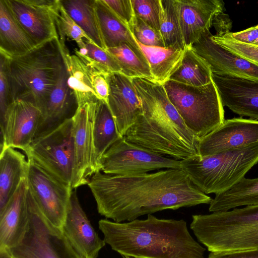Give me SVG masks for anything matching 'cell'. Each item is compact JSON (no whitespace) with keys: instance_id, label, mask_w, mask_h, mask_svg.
Here are the masks:
<instances>
[{"instance_id":"6da1fadb","label":"cell","mask_w":258,"mask_h":258,"mask_svg":"<svg viewBox=\"0 0 258 258\" xmlns=\"http://www.w3.org/2000/svg\"><path fill=\"white\" fill-rule=\"evenodd\" d=\"M88 185L98 213L116 222L131 221L165 210L210 204L212 200L181 169L123 175L99 171Z\"/></svg>"},{"instance_id":"7a4b0ae2","label":"cell","mask_w":258,"mask_h":258,"mask_svg":"<svg viewBox=\"0 0 258 258\" xmlns=\"http://www.w3.org/2000/svg\"><path fill=\"white\" fill-rule=\"evenodd\" d=\"M132 81L143 112L127 131L126 140L178 160L199 155V139L185 125L163 85L145 78Z\"/></svg>"},{"instance_id":"3957f363","label":"cell","mask_w":258,"mask_h":258,"mask_svg":"<svg viewBox=\"0 0 258 258\" xmlns=\"http://www.w3.org/2000/svg\"><path fill=\"white\" fill-rule=\"evenodd\" d=\"M99 228L112 250L125 257L204 258L206 248L196 241L184 220L159 219L116 222L101 219Z\"/></svg>"},{"instance_id":"277c9868","label":"cell","mask_w":258,"mask_h":258,"mask_svg":"<svg viewBox=\"0 0 258 258\" xmlns=\"http://www.w3.org/2000/svg\"><path fill=\"white\" fill-rule=\"evenodd\" d=\"M5 62L11 101H31L42 113L64 65L59 38H53L22 55L9 57Z\"/></svg>"},{"instance_id":"5b68a950","label":"cell","mask_w":258,"mask_h":258,"mask_svg":"<svg viewBox=\"0 0 258 258\" xmlns=\"http://www.w3.org/2000/svg\"><path fill=\"white\" fill-rule=\"evenodd\" d=\"M190 228L210 252L258 248V205L194 215Z\"/></svg>"},{"instance_id":"8992f818","label":"cell","mask_w":258,"mask_h":258,"mask_svg":"<svg viewBox=\"0 0 258 258\" xmlns=\"http://www.w3.org/2000/svg\"><path fill=\"white\" fill-rule=\"evenodd\" d=\"M258 164V143L209 156L181 160L180 169L206 195L226 191Z\"/></svg>"},{"instance_id":"52a82bcc","label":"cell","mask_w":258,"mask_h":258,"mask_svg":"<svg viewBox=\"0 0 258 258\" xmlns=\"http://www.w3.org/2000/svg\"><path fill=\"white\" fill-rule=\"evenodd\" d=\"M163 85L185 125L199 139L224 121V106L213 81L196 87L169 80Z\"/></svg>"},{"instance_id":"ba28073f","label":"cell","mask_w":258,"mask_h":258,"mask_svg":"<svg viewBox=\"0 0 258 258\" xmlns=\"http://www.w3.org/2000/svg\"><path fill=\"white\" fill-rule=\"evenodd\" d=\"M28 224L19 243L8 250L13 258H83L61 228L43 214L28 188L26 194Z\"/></svg>"},{"instance_id":"9c48e42d","label":"cell","mask_w":258,"mask_h":258,"mask_svg":"<svg viewBox=\"0 0 258 258\" xmlns=\"http://www.w3.org/2000/svg\"><path fill=\"white\" fill-rule=\"evenodd\" d=\"M24 152L27 158L62 183L72 187L74 164L72 117L36 137Z\"/></svg>"},{"instance_id":"30bf717a","label":"cell","mask_w":258,"mask_h":258,"mask_svg":"<svg viewBox=\"0 0 258 258\" xmlns=\"http://www.w3.org/2000/svg\"><path fill=\"white\" fill-rule=\"evenodd\" d=\"M181 160L169 158L127 141L124 136L103 155L101 171L110 175H130L168 169H180Z\"/></svg>"},{"instance_id":"8fae6325","label":"cell","mask_w":258,"mask_h":258,"mask_svg":"<svg viewBox=\"0 0 258 258\" xmlns=\"http://www.w3.org/2000/svg\"><path fill=\"white\" fill-rule=\"evenodd\" d=\"M98 101L78 106L72 117L74 148L73 189L88 184L91 177L100 171L96 161L93 137L94 121Z\"/></svg>"},{"instance_id":"7c38bea8","label":"cell","mask_w":258,"mask_h":258,"mask_svg":"<svg viewBox=\"0 0 258 258\" xmlns=\"http://www.w3.org/2000/svg\"><path fill=\"white\" fill-rule=\"evenodd\" d=\"M27 182L38 207L53 225L61 228L73 188L66 185L27 158Z\"/></svg>"},{"instance_id":"4fadbf2b","label":"cell","mask_w":258,"mask_h":258,"mask_svg":"<svg viewBox=\"0 0 258 258\" xmlns=\"http://www.w3.org/2000/svg\"><path fill=\"white\" fill-rule=\"evenodd\" d=\"M15 18L36 46L59 38L55 17L59 0H6Z\"/></svg>"},{"instance_id":"5bb4252c","label":"cell","mask_w":258,"mask_h":258,"mask_svg":"<svg viewBox=\"0 0 258 258\" xmlns=\"http://www.w3.org/2000/svg\"><path fill=\"white\" fill-rule=\"evenodd\" d=\"M42 120V111L34 103L19 98L13 100L1 120V148L25 151L36 137Z\"/></svg>"},{"instance_id":"9a60e30c","label":"cell","mask_w":258,"mask_h":258,"mask_svg":"<svg viewBox=\"0 0 258 258\" xmlns=\"http://www.w3.org/2000/svg\"><path fill=\"white\" fill-rule=\"evenodd\" d=\"M258 143V120L235 117L199 139L201 156H209Z\"/></svg>"},{"instance_id":"2e32d148","label":"cell","mask_w":258,"mask_h":258,"mask_svg":"<svg viewBox=\"0 0 258 258\" xmlns=\"http://www.w3.org/2000/svg\"><path fill=\"white\" fill-rule=\"evenodd\" d=\"M210 30L191 48L208 64L212 74L258 80V66L216 43Z\"/></svg>"},{"instance_id":"e0dca14e","label":"cell","mask_w":258,"mask_h":258,"mask_svg":"<svg viewBox=\"0 0 258 258\" xmlns=\"http://www.w3.org/2000/svg\"><path fill=\"white\" fill-rule=\"evenodd\" d=\"M109 94L107 104L120 134L124 136L143 112L141 100L132 79L120 73L107 76Z\"/></svg>"},{"instance_id":"ac0fdd59","label":"cell","mask_w":258,"mask_h":258,"mask_svg":"<svg viewBox=\"0 0 258 258\" xmlns=\"http://www.w3.org/2000/svg\"><path fill=\"white\" fill-rule=\"evenodd\" d=\"M61 230L70 243L83 258H97L105 246L91 225L79 202L76 190L72 191Z\"/></svg>"},{"instance_id":"d6986e66","label":"cell","mask_w":258,"mask_h":258,"mask_svg":"<svg viewBox=\"0 0 258 258\" xmlns=\"http://www.w3.org/2000/svg\"><path fill=\"white\" fill-rule=\"evenodd\" d=\"M223 106L258 120V80L212 74Z\"/></svg>"},{"instance_id":"ffe728a7","label":"cell","mask_w":258,"mask_h":258,"mask_svg":"<svg viewBox=\"0 0 258 258\" xmlns=\"http://www.w3.org/2000/svg\"><path fill=\"white\" fill-rule=\"evenodd\" d=\"M175 3L186 48L210 30L215 17L225 11L221 0H175Z\"/></svg>"},{"instance_id":"44dd1931","label":"cell","mask_w":258,"mask_h":258,"mask_svg":"<svg viewBox=\"0 0 258 258\" xmlns=\"http://www.w3.org/2000/svg\"><path fill=\"white\" fill-rule=\"evenodd\" d=\"M27 189L26 178L0 213V249L8 250L17 245L26 232L28 224Z\"/></svg>"},{"instance_id":"7402d4cb","label":"cell","mask_w":258,"mask_h":258,"mask_svg":"<svg viewBox=\"0 0 258 258\" xmlns=\"http://www.w3.org/2000/svg\"><path fill=\"white\" fill-rule=\"evenodd\" d=\"M67 73L64 64L58 81L46 102L42 111V120L37 136L57 126L71 118L70 114L75 97L67 83Z\"/></svg>"},{"instance_id":"603a6c76","label":"cell","mask_w":258,"mask_h":258,"mask_svg":"<svg viewBox=\"0 0 258 258\" xmlns=\"http://www.w3.org/2000/svg\"><path fill=\"white\" fill-rule=\"evenodd\" d=\"M29 163L25 156L12 147L1 148L0 213L5 208L21 181L27 178Z\"/></svg>"},{"instance_id":"cb8c5ba5","label":"cell","mask_w":258,"mask_h":258,"mask_svg":"<svg viewBox=\"0 0 258 258\" xmlns=\"http://www.w3.org/2000/svg\"><path fill=\"white\" fill-rule=\"evenodd\" d=\"M36 46L15 18L6 0H0V53L15 57L28 52Z\"/></svg>"},{"instance_id":"d4e9b609","label":"cell","mask_w":258,"mask_h":258,"mask_svg":"<svg viewBox=\"0 0 258 258\" xmlns=\"http://www.w3.org/2000/svg\"><path fill=\"white\" fill-rule=\"evenodd\" d=\"M59 45L67 73V83L76 99L77 107L98 100L93 91L87 66L76 54H71L64 40L59 38Z\"/></svg>"},{"instance_id":"484cf974","label":"cell","mask_w":258,"mask_h":258,"mask_svg":"<svg viewBox=\"0 0 258 258\" xmlns=\"http://www.w3.org/2000/svg\"><path fill=\"white\" fill-rule=\"evenodd\" d=\"M96 9L106 49L126 44L143 53L128 27L103 2L95 0Z\"/></svg>"},{"instance_id":"4316f807","label":"cell","mask_w":258,"mask_h":258,"mask_svg":"<svg viewBox=\"0 0 258 258\" xmlns=\"http://www.w3.org/2000/svg\"><path fill=\"white\" fill-rule=\"evenodd\" d=\"M137 42L149 63L153 80L163 85L180 66L186 49L148 46Z\"/></svg>"},{"instance_id":"83f0119b","label":"cell","mask_w":258,"mask_h":258,"mask_svg":"<svg viewBox=\"0 0 258 258\" xmlns=\"http://www.w3.org/2000/svg\"><path fill=\"white\" fill-rule=\"evenodd\" d=\"M63 8L93 43L106 50L96 9L95 0H60Z\"/></svg>"},{"instance_id":"f1b7e54d","label":"cell","mask_w":258,"mask_h":258,"mask_svg":"<svg viewBox=\"0 0 258 258\" xmlns=\"http://www.w3.org/2000/svg\"><path fill=\"white\" fill-rule=\"evenodd\" d=\"M209 205V211L212 213L258 205V177H244L229 190L216 195Z\"/></svg>"},{"instance_id":"f546056e","label":"cell","mask_w":258,"mask_h":258,"mask_svg":"<svg viewBox=\"0 0 258 258\" xmlns=\"http://www.w3.org/2000/svg\"><path fill=\"white\" fill-rule=\"evenodd\" d=\"M93 137L95 158L101 171V160L107 150L123 137L119 133L107 103L99 100L95 115Z\"/></svg>"},{"instance_id":"4dcf8cb0","label":"cell","mask_w":258,"mask_h":258,"mask_svg":"<svg viewBox=\"0 0 258 258\" xmlns=\"http://www.w3.org/2000/svg\"><path fill=\"white\" fill-rule=\"evenodd\" d=\"M169 80L196 87L206 85L213 81L209 66L191 47L186 48L180 66Z\"/></svg>"},{"instance_id":"1f68e13d","label":"cell","mask_w":258,"mask_h":258,"mask_svg":"<svg viewBox=\"0 0 258 258\" xmlns=\"http://www.w3.org/2000/svg\"><path fill=\"white\" fill-rule=\"evenodd\" d=\"M108 52L120 66L121 73L133 78L153 80L149 63L144 53L134 50L126 44L107 48Z\"/></svg>"},{"instance_id":"d6a6232c","label":"cell","mask_w":258,"mask_h":258,"mask_svg":"<svg viewBox=\"0 0 258 258\" xmlns=\"http://www.w3.org/2000/svg\"><path fill=\"white\" fill-rule=\"evenodd\" d=\"M162 16L160 33L165 47L185 49L175 0H161Z\"/></svg>"},{"instance_id":"836d02e7","label":"cell","mask_w":258,"mask_h":258,"mask_svg":"<svg viewBox=\"0 0 258 258\" xmlns=\"http://www.w3.org/2000/svg\"><path fill=\"white\" fill-rule=\"evenodd\" d=\"M75 54L88 66L92 67L106 74L121 73L117 62L106 50H104L92 42L86 41L85 47L75 50Z\"/></svg>"},{"instance_id":"e575fe53","label":"cell","mask_w":258,"mask_h":258,"mask_svg":"<svg viewBox=\"0 0 258 258\" xmlns=\"http://www.w3.org/2000/svg\"><path fill=\"white\" fill-rule=\"evenodd\" d=\"M55 23L60 38L64 40L66 37L71 39L77 43L79 49L85 47L86 41L92 42L83 30L68 15L61 4L60 1L55 17Z\"/></svg>"},{"instance_id":"d590c367","label":"cell","mask_w":258,"mask_h":258,"mask_svg":"<svg viewBox=\"0 0 258 258\" xmlns=\"http://www.w3.org/2000/svg\"><path fill=\"white\" fill-rule=\"evenodd\" d=\"M135 16L160 32L162 16L161 0H131Z\"/></svg>"},{"instance_id":"8d00e7d4","label":"cell","mask_w":258,"mask_h":258,"mask_svg":"<svg viewBox=\"0 0 258 258\" xmlns=\"http://www.w3.org/2000/svg\"><path fill=\"white\" fill-rule=\"evenodd\" d=\"M212 38L217 44L258 66V46L234 40L226 33L220 35H212Z\"/></svg>"},{"instance_id":"74e56055","label":"cell","mask_w":258,"mask_h":258,"mask_svg":"<svg viewBox=\"0 0 258 258\" xmlns=\"http://www.w3.org/2000/svg\"><path fill=\"white\" fill-rule=\"evenodd\" d=\"M132 33L137 41L145 46L165 47L160 33L136 16Z\"/></svg>"},{"instance_id":"f35d334b","label":"cell","mask_w":258,"mask_h":258,"mask_svg":"<svg viewBox=\"0 0 258 258\" xmlns=\"http://www.w3.org/2000/svg\"><path fill=\"white\" fill-rule=\"evenodd\" d=\"M102 1L132 32L135 14L131 0Z\"/></svg>"},{"instance_id":"ab89813d","label":"cell","mask_w":258,"mask_h":258,"mask_svg":"<svg viewBox=\"0 0 258 258\" xmlns=\"http://www.w3.org/2000/svg\"><path fill=\"white\" fill-rule=\"evenodd\" d=\"M87 67L89 70L92 87L97 98L98 100L107 103L109 94L107 80L109 74L100 72L93 67L87 66Z\"/></svg>"},{"instance_id":"60d3db41","label":"cell","mask_w":258,"mask_h":258,"mask_svg":"<svg viewBox=\"0 0 258 258\" xmlns=\"http://www.w3.org/2000/svg\"><path fill=\"white\" fill-rule=\"evenodd\" d=\"M8 77L4 58L0 59V110L1 120L3 118L9 105L11 102Z\"/></svg>"},{"instance_id":"b9f144b4","label":"cell","mask_w":258,"mask_h":258,"mask_svg":"<svg viewBox=\"0 0 258 258\" xmlns=\"http://www.w3.org/2000/svg\"><path fill=\"white\" fill-rule=\"evenodd\" d=\"M226 33L234 40L242 43L256 45L258 41V25L241 31L228 32Z\"/></svg>"},{"instance_id":"7bdbcfd3","label":"cell","mask_w":258,"mask_h":258,"mask_svg":"<svg viewBox=\"0 0 258 258\" xmlns=\"http://www.w3.org/2000/svg\"><path fill=\"white\" fill-rule=\"evenodd\" d=\"M208 258H258V248L231 251L211 252Z\"/></svg>"},{"instance_id":"ee69618b","label":"cell","mask_w":258,"mask_h":258,"mask_svg":"<svg viewBox=\"0 0 258 258\" xmlns=\"http://www.w3.org/2000/svg\"><path fill=\"white\" fill-rule=\"evenodd\" d=\"M0 258H12L6 249H0Z\"/></svg>"},{"instance_id":"f6af8a7d","label":"cell","mask_w":258,"mask_h":258,"mask_svg":"<svg viewBox=\"0 0 258 258\" xmlns=\"http://www.w3.org/2000/svg\"><path fill=\"white\" fill-rule=\"evenodd\" d=\"M125 258H134V257H125Z\"/></svg>"},{"instance_id":"bcb514c9","label":"cell","mask_w":258,"mask_h":258,"mask_svg":"<svg viewBox=\"0 0 258 258\" xmlns=\"http://www.w3.org/2000/svg\"><path fill=\"white\" fill-rule=\"evenodd\" d=\"M13 258V257H12Z\"/></svg>"}]
</instances>
